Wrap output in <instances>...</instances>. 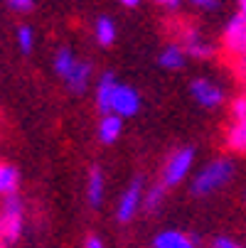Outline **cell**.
<instances>
[{"label":"cell","instance_id":"6da1fadb","mask_svg":"<svg viewBox=\"0 0 246 248\" xmlns=\"http://www.w3.org/2000/svg\"><path fill=\"white\" fill-rule=\"evenodd\" d=\"M234 177H236V162L231 157H214L195 172L192 182H190V194L197 197V199L217 194L219 189H224L234 180Z\"/></svg>","mask_w":246,"mask_h":248},{"label":"cell","instance_id":"7a4b0ae2","mask_svg":"<svg viewBox=\"0 0 246 248\" xmlns=\"http://www.w3.org/2000/svg\"><path fill=\"white\" fill-rule=\"evenodd\" d=\"M195 160H197L195 145H182V148H178L175 153H170L167 160H165V165H163V172H160V182L167 189L182 185L187 180V174L192 172V167H195Z\"/></svg>","mask_w":246,"mask_h":248},{"label":"cell","instance_id":"3957f363","mask_svg":"<svg viewBox=\"0 0 246 248\" xmlns=\"http://www.w3.org/2000/svg\"><path fill=\"white\" fill-rule=\"evenodd\" d=\"M25 226V209L17 194H5L0 202V238L5 243H15Z\"/></svg>","mask_w":246,"mask_h":248},{"label":"cell","instance_id":"277c9868","mask_svg":"<svg viewBox=\"0 0 246 248\" xmlns=\"http://www.w3.org/2000/svg\"><path fill=\"white\" fill-rule=\"evenodd\" d=\"M143 194H146V180L138 174L128 182V187L118 197V204H116V221L118 224H131L143 211Z\"/></svg>","mask_w":246,"mask_h":248},{"label":"cell","instance_id":"5b68a950","mask_svg":"<svg viewBox=\"0 0 246 248\" xmlns=\"http://www.w3.org/2000/svg\"><path fill=\"white\" fill-rule=\"evenodd\" d=\"M187 91H190V98L199 106V108H204V111H217V108H222L224 101H227V93H224L222 84H217L212 79H202V77L192 79Z\"/></svg>","mask_w":246,"mask_h":248},{"label":"cell","instance_id":"8992f818","mask_svg":"<svg viewBox=\"0 0 246 248\" xmlns=\"http://www.w3.org/2000/svg\"><path fill=\"white\" fill-rule=\"evenodd\" d=\"M222 45H224V49H227L231 57L246 62V20H244L241 13L231 15V17L224 22Z\"/></svg>","mask_w":246,"mask_h":248},{"label":"cell","instance_id":"52a82bcc","mask_svg":"<svg viewBox=\"0 0 246 248\" xmlns=\"http://www.w3.org/2000/svg\"><path fill=\"white\" fill-rule=\"evenodd\" d=\"M140 93L135 86L131 84H123L118 81L116 89H114V96H111V113H118L121 118H133L140 113Z\"/></svg>","mask_w":246,"mask_h":248},{"label":"cell","instance_id":"ba28073f","mask_svg":"<svg viewBox=\"0 0 246 248\" xmlns=\"http://www.w3.org/2000/svg\"><path fill=\"white\" fill-rule=\"evenodd\" d=\"M91 79H94V64L91 62H84L79 59L74 64V69L64 77V84H66V91L69 93H74V96H82L89 91L91 86Z\"/></svg>","mask_w":246,"mask_h":248},{"label":"cell","instance_id":"9c48e42d","mask_svg":"<svg viewBox=\"0 0 246 248\" xmlns=\"http://www.w3.org/2000/svg\"><path fill=\"white\" fill-rule=\"evenodd\" d=\"M153 248H197L199 236H190L180 229H165L153 236Z\"/></svg>","mask_w":246,"mask_h":248},{"label":"cell","instance_id":"30bf717a","mask_svg":"<svg viewBox=\"0 0 246 248\" xmlns=\"http://www.w3.org/2000/svg\"><path fill=\"white\" fill-rule=\"evenodd\" d=\"M180 42H182L185 52L190 54V59H209V57L214 54L212 42H207L197 27H187V30H182Z\"/></svg>","mask_w":246,"mask_h":248},{"label":"cell","instance_id":"8fae6325","mask_svg":"<svg viewBox=\"0 0 246 248\" xmlns=\"http://www.w3.org/2000/svg\"><path fill=\"white\" fill-rule=\"evenodd\" d=\"M103 199H106V174L98 165H91L86 174V202L91 209H101Z\"/></svg>","mask_w":246,"mask_h":248},{"label":"cell","instance_id":"7c38bea8","mask_svg":"<svg viewBox=\"0 0 246 248\" xmlns=\"http://www.w3.org/2000/svg\"><path fill=\"white\" fill-rule=\"evenodd\" d=\"M187 59H190V54L185 52L182 42H170L160 49L158 66L165 69V72H182V69L187 66Z\"/></svg>","mask_w":246,"mask_h":248},{"label":"cell","instance_id":"4fadbf2b","mask_svg":"<svg viewBox=\"0 0 246 248\" xmlns=\"http://www.w3.org/2000/svg\"><path fill=\"white\" fill-rule=\"evenodd\" d=\"M116 84H118V79H116L114 72H103V74L98 77L94 96H96V106H98L101 113H111V96H114Z\"/></svg>","mask_w":246,"mask_h":248},{"label":"cell","instance_id":"5bb4252c","mask_svg":"<svg viewBox=\"0 0 246 248\" xmlns=\"http://www.w3.org/2000/svg\"><path fill=\"white\" fill-rule=\"evenodd\" d=\"M123 121L126 118H121L118 113H103L101 116V121H98V140L103 145H114L116 140L121 138V133H123Z\"/></svg>","mask_w":246,"mask_h":248},{"label":"cell","instance_id":"9a60e30c","mask_svg":"<svg viewBox=\"0 0 246 248\" xmlns=\"http://www.w3.org/2000/svg\"><path fill=\"white\" fill-rule=\"evenodd\" d=\"M165 202H167V187L163 182H155V185L146 187V194H143V214H148V217L160 214Z\"/></svg>","mask_w":246,"mask_h":248},{"label":"cell","instance_id":"2e32d148","mask_svg":"<svg viewBox=\"0 0 246 248\" xmlns=\"http://www.w3.org/2000/svg\"><path fill=\"white\" fill-rule=\"evenodd\" d=\"M116 34H118L116 32V22L111 17H106V15L96 17V22H94V37H96V42L101 47H111L116 42Z\"/></svg>","mask_w":246,"mask_h":248},{"label":"cell","instance_id":"e0dca14e","mask_svg":"<svg viewBox=\"0 0 246 248\" xmlns=\"http://www.w3.org/2000/svg\"><path fill=\"white\" fill-rule=\"evenodd\" d=\"M79 59H77V54L69 49V47H59L57 49V54H54V59H52V69H54V74L57 77H66L69 72L74 69V64H77Z\"/></svg>","mask_w":246,"mask_h":248},{"label":"cell","instance_id":"ac0fdd59","mask_svg":"<svg viewBox=\"0 0 246 248\" xmlns=\"http://www.w3.org/2000/svg\"><path fill=\"white\" fill-rule=\"evenodd\" d=\"M227 145L234 153H246V118L231 123V128L227 133Z\"/></svg>","mask_w":246,"mask_h":248},{"label":"cell","instance_id":"d6986e66","mask_svg":"<svg viewBox=\"0 0 246 248\" xmlns=\"http://www.w3.org/2000/svg\"><path fill=\"white\" fill-rule=\"evenodd\" d=\"M17 182H20L17 170H15L13 165L0 162V197H5V194H15Z\"/></svg>","mask_w":246,"mask_h":248},{"label":"cell","instance_id":"ffe728a7","mask_svg":"<svg viewBox=\"0 0 246 248\" xmlns=\"http://www.w3.org/2000/svg\"><path fill=\"white\" fill-rule=\"evenodd\" d=\"M17 47L22 54H30L34 49V30L30 25H20L17 27Z\"/></svg>","mask_w":246,"mask_h":248},{"label":"cell","instance_id":"44dd1931","mask_svg":"<svg viewBox=\"0 0 246 248\" xmlns=\"http://www.w3.org/2000/svg\"><path fill=\"white\" fill-rule=\"evenodd\" d=\"M231 121H244L246 118V93L244 96H236L234 101H231Z\"/></svg>","mask_w":246,"mask_h":248},{"label":"cell","instance_id":"7402d4cb","mask_svg":"<svg viewBox=\"0 0 246 248\" xmlns=\"http://www.w3.org/2000/svg\"><path fill=\"white\" fill-rule=\"evenodd\" d=\"M190 5L204 13H217L222 8V0H190Z\"/></svg>","mask_w":246,"mask_h":248},{"label":"cell","instance_id":"603a6c76","mask_svg":"<svg viewBox=\"0 0 246 248\" xmlns=\"http://www.w3.org/2000/svg\"><path fill=\"white\" fill-rule=\"evenodd\" d=\"M209 248H244V246L231 236H214L212 243H209Z\"/></svg>","mask_w":246,"mask_h":248},{"label":"cell","instance_id":"cb8c5ba5","mask_svg":"<svg viewBox=\"0 0 246 248\" xmlns=\"http://www.w3.org/2000/svg\"><path fill=\"white\" fill-rule=\"evenodd\" d=\"M8 8L13 13H30L34 8V0H8Z\"/></svg>","mask_w":246,"mask_h":248},{"label":"cell","instance_id":"d4e9b609","mask_svg":"<svg viewBox=\"0 0 246 248\" xmlns=\"http://www.w3.org/2000/svg\"><path fill=\"white\" fill-rule=\"evenodd\" d=\"M84 248H106V246H103V241H101L98 236H89V238L84 241Z\"/></svg>","mask_w":246,"mask_h":248},{"label":"cell","instance_id":"484cf974","mask_svg":"<svg viewBox=\"0 0 246 248\" xmlns=\"http://www.w3.org/2000/svg\"><path fill=\"white\" fill-rule=\"evenodd\" d=\"M158 5H165V8H170V10H178L180 8V0H155Z\"/></svg>","mask_w":246,"mask_h":248},{"label":"cell","instance_id":"4316f807","mask_svg":"<svg viewBox=\"0 0 246 248\" xmlns=\"http://www.w3.org/2000/svg\"><path fill=\"white\" fill-rule=\"evenodd\" d=\"M121 5H126V8H138L140 5V0H118Z\"/></svg>","mask_w":246,"mask_h":248},{"label":"cell","instance_id":"83f0119b","mask_svg":"<svg viewBox=\"0 0 246 248\" xmlns=\"http://www.w3.org/2000/svg\"><path fill=\"white\" fill-rule=\"evenodd\" d=\"M239 13H241L244 20H246V0H239Z\"/></svg>","mask_w":246,"mask_h":248},{"label":"cell","instance_id":"f1b7e54d","mask_svg":"<svg viewBox=\"0 0 246 248\" xmlns=\"http://www.w3.org/2000/svg\"><path fill=\"white\" fill-rule=\"evenodd\" d=\"M0 248H5V241L3 238H0Z\"/></svg>","mask_w":246,"mask_h":248},{"label":"cell","instance_id":"f546056e","mask_svg":"<svg viewBox=\"0 0 246 248\" xmlns=\"http://www.w3.org/2000/svg\"><path fill=\"white\" fill-rule=\"evenodd\" d=\"M244 199H246V194H244Z\"/></svg>","mask_w":246,"mask_h":248}]
</instances>
